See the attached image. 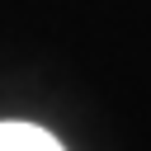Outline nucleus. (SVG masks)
Returning <instances> with one entry per match:
<instances>
[{"instance_id":"nucleus-1","label":"nucleus","mask_w":151,"mask_h":151,"mask_svg":"<svg viewBox=\"0 0 151 151\" xmlns=\"http://www.w3.org/2000/svg\"><path fill=\"white\" fill-rule=\"evenodd\" d=\"M0 151H61V142L28 123H0Z\"/></svg>"}]
</instances>
